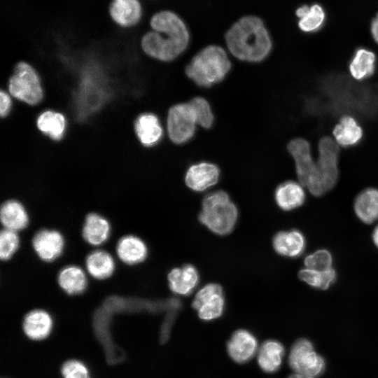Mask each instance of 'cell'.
<instances>
[{
    "label": "cell",
    "mask_w": 378,
    "mask_h": 378,
    "mask_svg": "<svg viewBox=\"0 0 378 378\" xmlns=\"http://www.w3.org/2000/svg\"><path fill=\"white\" fill-rule=\"evenodd\" d=\"M298 276L312 287L326 290L335 282L336 272L332 267L323 271L304 268L299 272Z\"/></svg>",
    "instance_id": "obj_32"
},
{
    "label": "cell",
    "mask_w": 378,
    "mask_h": 378,
    "mask_svg": "<svg viewBox=\"0 0 378 378\" xmlns=\"http://www.w3.org/2000/svg\"><path fill=\"white\" fill-rule=\"evenodd\" d=\"M225 38L231 54L244 62H261L272 48V41L262 21L253 15L240 18L228 29Z\"/></svg>",
    "instance_id": "obj_2"
},
{
    "label": "cell",
    "mask_w": 378,
    "mask_h": 378,
    "mask_svg": "<svg viewBox=\"0 0 378 378\" xmlns=\"http://www.w3.org/2000/svg\"><path fill=\"white\" fill-rule=\"evenodd\" d=\"M31 244L40 259L50 262L57 258L62 253L64 240L59 231L43 229L34 235Z\"/></svg>",
    "instance_id": "obj_12"
},
{
    "label": "cell",
    "mask_w": 378,
    "mask_h": 378,
    "mask_svg": "<svg viewBox=\"0 0 378 378\" xmlns=\"http://www.w3.org/2000/svg\"><path fill=\"white\" fill-rule=\"evenodd\" d=\"M22 328L29 339L41 340L50 335L52 328V318L45 310L34 309L24 316Z\"/></svg>",
    "instance_id": "obj_16"
},
{
    "label": "cell",
    "mask_w": 378,
    "mask_h": 378,
    "mask_svg": "<svg viewBox=\"0 0 378 378\" xmlns=\"http://www.w3.org/2000/svg\"><path fill=\"white\" fill-rule=\"evenodd\" d=\"M111 232L108 220L97 213L88 214L82 228V236L85 241L92 246L104 243Z\"/></svg>",
    "instance_id": "obj_19"
},
{
    "label": "cell",
    "mask_w": 378,
    "mask_h": 378,
    "mask_svg": "<svg viewBox=\"0 0 378 378\" xmlns=\"http://www.w3.org/2000/svg\"><path fill=\"white\" fill-rule=\"evenodd\" d=\"M141 6L138 0H113L110 14L118 24L128 27L138 22L141 17Z\"/></svg>",
    "instance_id": "obj_25"
},
{
    "label": "cell",
    "mask_w": 378,
    "mask_h": 378,
    "mask_svg": "<svg viewBox=\"0 0 378 378\" xmlns=\"http://www.w3.org/2000/svg\"><path fill=\"white\" fill-rule=\"evenodd\" d=\"M306 268L323 271L331 268L332 257L326 249H320L309 254L304 261Z\"/></svg>",
    "instance_id": "obj_35"
},
{
    "label": "cell",
    "mask_w": 378,
    "mask_h": 378,
    "mask_svg": "<svg viewBox=\"0 0 378 378\" xmlns=\"http://www.w3.org/2000/svg\"><path fill=\"white\" fill-rule=\"evenodd\" d=\"M274 197L279 208L290 211L303 204L305 192L300 183L289 181L284 182L276 188Z\"/></svg>",
    "instance_id": "obj_22"
},
{
    "label": "cell",
    "mask_w": 378,
    "mask_h": 378,
    "mask_svg": "<svg viewBox=\"0 0 378 378\" xmlns=\"http://www.w3.org/2000/svg\"><path fill=\"white\" fill-rule=\"evenodd\" d=\"M38 128L55 140H59L65 129V118L62 114L52 111L42 113L37 119Z\"/></svg>",
    "instance_id": "obj_31"
},
{
    "label": "cell",
    "mask_w": 378,
    "mask_h": 378,
    "mask_svg": "<svg viewBox=\"0 0 378 378\" xmlns=\"http://www.w3.org/2000/svg\"><path fill=\"white\" fill-rule=\"evenodd\" d=\"M288 150L295 161L300 183L309 188L314 178L316 168L309 142L301 138L294 139L288 144Z\"/></svg>",
    "instance_id": "obj_11"
},
{
    "label": "cell",
    "mask_w": 378,
    "mask_h": 378,
    "mask_svg": "<svg viewBox=\"0 0 378 378\" xmlns=\"http://www.w3.org/2000/svg\"><path fill=\"white\" fill-rule=\"evenodd\" d=\"M59 287L69 295L83 293L87 286V277L78 266L68 265L63 267L57 275Z\"/></svg>",
    "instance_id": "obj_26"
},
{
    "label": "cell",
    "mask_w": 378,
    "mask_h": 378,
    "mask_svg": "<svg viewBox=\"0 0 378 378\" xmlns=\"http://www.w3.org/2000/svg\"><path fill=\"white\" fill-rule=\"evenodd\" d=\"M288 378H313V377L310 376H307V375L295 373V374H291Z\"/></svg>",
    "instance_id": "obj_41"
},
{
    "label": "cell",
    "mask_w": 378,
    "mask_h": 378,
    "mask_svg": "<svg viewBox=\"0 0 378 378\" xmlns=\"http://www.w3.org/2000/svg\"><path fill=\"white\" fill-rule=\"evenodd\" d=\"M8 90L13 97L34 105L43 98V90L35 70L25 62H20L9 80Z\"/></svg>",
    "instance_id": "obj_7"
},
{
    "label": "cell",
    "mask_w": 378,
    "mask_h": 378,
    "mask_svg": "<svg viewBox=\"0 0 378 378\" xmlns=\"http://www.w3.org/2000/svg\"><path fill=\"white\" fill-rule=\"evenodd\" d=\"M199 281V272L196 267L190 264L174 268L168 274L170 290L180 295H190L197 286Z\"/></svg>",
    "instance_id": "obj_15"
},
{
    "label": "cell",
    "mask_w": 378,
    "mask_h": 378,
    "mask_svg": "<svg viewBox=\"0 0 378 378\" xmlns=\"http://www.w3.org/2000/svg\"><path fill=\"white\" fill-rule=\"evenodd\" d=\"M323 87L338 111L371 115L377 110L378 100L374 92L363 85H354L346 78L330 77L324 82Z\"/></svg>",
    "instance_id": "obj_3"
},
{
    "label": "cell",
    "mask_w": 378,
    "mask_h": 378,
    "mask_svg": "<svg viewBox=\"0 0 378 378\" xmlns=\"http://www.w3.org/2000/svg\"><path fill=\"white\" fill-rule=\"evenodd\" d=\"M219 177L220 170L216 164L202 162L192 164L188 169L185 182L191 190L202 192L216 184Z\"/></svg>",
    "instance_id": "obj_13"
},
{
    "label": "cell",
    "mask_w": 378,
    "mask_h": 378,
    "mask_svg": "<svg viewBox=\"0 0 378 378\" xmlns=\"http://www.w3.org/2000/svg\"><path fill=\"white\" fill-rule=\"evenodd\" d=\"M11 107V100L8 94L1 91L0 92V115L1 117L6 116Z\"/></svg>",
    "instance_id": "obj_38"
},
{
    "label": "cell",
    "mask_w": 378,
    "mask_h": 378,
    "mask_svg": "<svg viewBox=\"0 0 378 378\" xmlns=\"http://www.w3.org/2000/svg\"><path fill=\"white\" fill-rule=\"evenodd\" d=\"M354 210L358 218L370 224L378 219V190L367 188L356 198Z\"/></svg>",
    "instance_id": "obj_24"
},
{
    "label": "cell",
    "mask_w": 378,
    "mask_h": 378,
    "mask_svg": "<svg viewBox=\"0 0 378 378\" xmlns=\"http://www.w3.org/2000/svg\"><path fill=\"white\" fill-rule=\"evenodd\" d=\"M230 358L238 363L249 361L258 351V341L253 333L247 330L235 331L227 344Z\"/></svg>",
    "instance_id": "obj_14"
},
{
    "label": "cell",
    "mask_w": 378,
    "mask_h": 378,
    "mask_svg": "<svg viewBox=\"0 0 378 378\" xmlns=\"http://www.w3.org/2000/svg\"><path fill=\"white\" fill-rule=\"evenodd\" d=\"M272 244L278 254L295 258L303 253L306 241L304 235L300 231L292 230L276 233L273 238Z\"/></svg>",
    "instance_id": "obj_18"
},
{
    "label": "cell",
    "mask_w": 378,
    "mask_h": 378,
    "mask_svg": "<svg viewBox=\"0 0 378 378\" xmlns=\"http://www.w3.org/2000/svg\"><path fill=\"white\" fill-rule=\"evenodd\" d=\"M134 129L140 142L147 147L156 144L162 138V128L158 118L153 113H144L138 117Z\"/></svg>",
    "instance_id": "obj_21"
},
{
    "label": "cell",
    "mask_w": 378,
    "mask_h": 378,
    "mask_svg": "<svg viewBox=\"0 0 378 378\" xmlns=\"http://www.w3.org/2000/svg\"><path fill=\"white\" fill-rule=\"evenodd\" d=\"M372 239L374 244L378 248V225L374 230V232L372 234Z\"/></svg>",
    "instance_id": "obj_40"
},
{
    "label": "cell",
    "mask_w": 378,
    "mask_h": 378,
    "mask_svg": "<svg viewBox=\"0 0 378 378\" xmlns=\"http://www.w3.org/2000/svg\"><path fill=\"white\" fill-rule=\"evenodd\" d=\"M88 272L97 279L109 277L114 272L115 262L110 253L104 250H96L85 259Z\"/></svg>",
    "instance_id": "obj_27"
},
{
    "label": "cell",
    "mask_w": 378,
    "mask_h": 378,
    "mask_svg": "<svg viewBox=\"0 0 378 378\" xmlns=\"http://www.w3.org/2000/svg\"><path fill=\"white\" fill-rule=\"evenodd\" d=\"M62 374L63 378H90L87 366L75 359L69 360L62 365Z\"/></svg>",
    "instance_id": "obj_36"
},
{
    "label": "cell",
    "mask_w": 378,
    "mask_h": 378,
    "mask_svg": "<svg viewBox=\"0 0 378 378\" xmlns=\"http://www.w3.org/2000/svg\"><path fill=\"white\" fill-rule=\"evenodd\" d=\"M178 311H172L167 313L162 325L161 331V339L162 341H167L171 332L172 328L175 321Z\"/></svg>",
    "instance_id": "obj_37"
},
{
    "label": "cell",
    "mask_w": 378,
    "mask_h": 378,
    "mask_svg": "<svg viewBox=\"0 0 378 378\" xmlns=\"http://www.w3.org/2000/svg\"><path fill=\"white\" fill-rule=\"evenodd\" d=\"M296 15L300 18L299 27L305 32H314L318 30L325 21V12L318 4L310 7L302 6L298 8Z\"/></svg>",
    "instance_id": "obj_30"
},
{
    "label": "cell",
    "mask_w": 378,
    "mask_h": 378,
    "mask_svg": "<svg viewBox=\"0 0 378 378\" xmlns=\"http://www.w3.org/2000/svg\"><path fill=\"white\" fill-rule=\"evenodd\" d=\"M116 253L119 259L124 263L135 265L145 260L148 255V248L140 237L128 234L118 241Z\"/></svg>",
    "instance_id": "obj_17"
},
{
    "label": "cell",
    "mask_w": 378,
    "mask_h": 378,
    "mask_svg": "<svg viewBox=\"0 0 378 378\" xmlns=\"http://www.w3.org/2000/svg\"><path fill=\"white\" fill-rule=\"evenodd\" d=\"M20 238L17 232L4 228L0 232V258L10 259L18 249Z\"/></svg>",
    "instance_id": "obj_34"
},
{
    "label": "cell",
    "mask_w": 378,
    "mask_h": 378,
    "mask_svg": "<svg viewBox=\"0 0 378 378\" xmlns=\"http://www.w3.org/2000/svg\"><path fill=\"white\" fill-rule=\"evenodd\" d=\"M198 218L200 223L212 232L226 235L236 225L238 210L225 192L218 190L204 197Z\"/></svg>",
    "instance_id": "obj_5"
},
{
    "label": "cell",
    "mask_w": 378,
    "mask_h": 378,
    "mask_svg": "<svg viewBox=\"0 0 378 378\" xmlns=\"http://www.w3.org/2000/svg\"><path fill=\"white\" fill-rule=\"evenodd\" d=\"M153 31L141 40V47L148 56L162 62L176 59L187 48L189 33L183 22L173 12L164 10L150 20Z\"/></svg>",
    "instance_id": "obj_1"
},
{
    "label": "cell",
    "mask_w": 378,
    "mask_h": 378,
    "mask_svg": "<svg viewBox=\"0 0 378 378\" xmlns=\"http://www.w3.org/2000/svg\"><path fill=\"white\" fill-rule=\"evenodd\" d=\"M285 349L281 343L274 340L265 341L258 353L259 367L267 373H274L280 368Z\"/></svg>",
    "instance_id": "obj_23"
},
{
    "label": "cell",
    "mask_w": 378,
    "mask_h": 378,
    "mask_svg": "<svg viewBox=\"0 0 378 378\" xmlns=\"http://www.w3.org/2000/svg\"><path fill=\"white\" fill-rule=\"evenodd\" d=\"M192 307L203 321H211L222 316L225 308L223 288L218 284L205 285L195 295Z\"/></svg>",
    "instance_id": "obj_10"
},
{
    "label": "cell",
    "mask_w": 378,
    "mask_h": 378,
    "mask_svg": "<svg viewBox=\"0 0 378 378\" xmlns=\"http://www.w3.org/2000/svg\"><path fill=\"white\" fill-rule=\"evenodd\" d=\"M371 33L373 38L378 43V14L372 22Z\"/></svg>",
    "instance_id": "obj_39"
},
{
    "label": "cell",
    "mask_w": 378,
    "mask_h": 378,
    "mask_svg": "<svg viewBox=\"0 0 378 378\" xmlns=\"http://www.w3.org/2000/svg\"><path fill=\"white\" fill-rule=\"evenodd\" d=\"M0 218L4 228L15 232L22 230L29 223L26 209L16 200H8L1 204Z\"/></svg>",
    "instance_id": "obj_20"
},
{
    "label": "cell",
    "mask_w": 378,
    "mask_h": 378,
    "mask_svg": "<svg viewBox=\"0 0 378 378\" xmlns=\"http://www.w3.org/2000/svg\"><path fill=\"white\" fill-rule=\"evenodd\" d=\"M197 119L190 103L172 106L167 117V130L170 140L176 144L188 141L195 134Z\"/></svg>",
    "instance_id": "obj_8"
},
{
    "label": "cell",
    "mask_w": 378,
    "mask_h": 378,
    "mask_svg": "<svg viewBox=\"0 0 378 378\" xmlns=\"http://www.w3.org/2000/svg\"><path fill=\"white\" fill-rule=\"evenodd\" d=\"M230 69L231 62L223 48L211 45L192 58L185 73L197 85L209 88L222 81Z\"/></svg>",
    "instance_id": "obj_4"
},
{
    "label": "cell",
    "mask_w": 378,
    "mask_h": 378,
    "mask_svg": "<svg viewBox=\"0 0 378 378\" xmlns=\"http://www.w3.org/2000/svg\"><path fill=\"white\" fill-rule=\"evenodd\" d=\"M338 157L337 144L330 137L322 138L318 144L315 176L308 188L313 195L321 196L335 185L338 177Z\"/></svg>",
    "instance_id": "obj_6"
},
{
    "label": "cell",
    "mask_w": 378,
    "mask_h": 378,
    "mask_svg": "<svg viewBox=\"0 0 378 378\" xmlns=\"http://www.w3.org/2000/svg\"><path fill=\"white\" fill-rule=\"evenodd\" d=\"M333 135L338 144L348 147L359 142L363 136V130L353 117L345 115L335 127Z\"/></svg>",
    "instance_id": "obj_28"
},
{
    "label": "cell",
    "mask_w": 378,
    "mask_h": 378,
    "mask_svg": "<svg viewBox=\"0 0 378 378\" xmlns=\"http://www.w3.org/2000/svg\"><path fill=\"white\" fill-rule=\"evenodd\" d=\"M374 54L366 49L356 50L349 64V71L356 80H363L372 76L375 69Z\"/></svg>",
    "instance_id": "obj_29"
},
{
    "label": "cell",
    "mask_w": 378,
    "mask_h": 378,
    "mask_svg": "<svg viewBox=\"0 0 378 378\" xmlns=\"http://www.w3.org/2000/svg\"><path fill=\"white\" fill-rule=\"evenodd\" d=\"M288 363L296 373L312 377L322 374L326 368L323 358L315 352L312 343L304 338L292 346Z\"/></svg>",
    "instance_id": "obj_9"
},
{
    "label": "cell",
    "mask_w": 378,
    "mask_h": 378,
    "mask_svg": "<svg viewBox=\"0 0 378 378\" xmlns=\"http://www.w3.org/2000/svg\"><path fill=\"white\" fill-rule=\"evenodd\" d=\"M189 102L195 111L197 125L204 129L211 128L214 116L207 100L202 97H195Z\"/></svg>",
    "instance_id": "obj_33"
}]
</instances>
